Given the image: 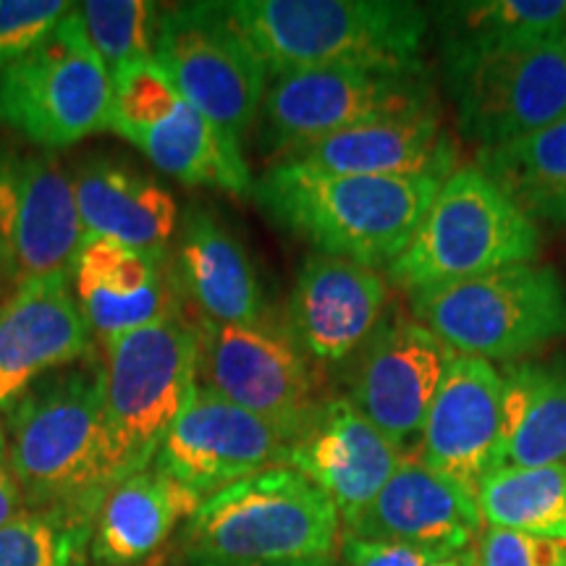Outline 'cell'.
I'll return each mask as SVG.
<instances>
[{"instance_id": "6da1fadb", "label": "cell", "mask_w": 566, "mask_h": 566, "mask_svg": "<svg viewBox=\"0 0 566 566\" xmlns=\"http://www.w3.org/2000/svg\"><path fill=\"white\" fill-rule=\"evenodd\" d=\"M449 176H342L273 163L252 184L260 210L315 252L388 268L407 250Z\"/></svg>"}, {"instance_id": "7a4b0ae2", "label": "cell", "mask_w": 566, "mask_h": 566, "mask_svg": "<svg viewBox=\"0 0 566 566\" xmlns=\"http://www.w3.org/2000/svg\"><path fill=\"white\" fill-rule=\"evenodd\" d=\"M9 464L27 509L97 512L118 483L105 430L103 359L40 380L6 415Z\"/></svg>"}, {"instance_id": "3957f363", "label": "cell", "mask_w": 566, "mask_h": 566, "mask_svg": "<svg viewBox=\"0 0 566 566\" xmlns=\"http://www.w3.org/2000/svg\"><path fill=\"white\" fill-rule=\"evenodd\" d=\"M221 6L271 76L328 66L424 69L428 11L407 0H231Z\"/></svg>"}, {"instance_id": "277c9868", "label": "cell", "mask_w": 566, "mask_h": 566, "mask_svg": "<svg viewBox=\"0 0 566 566\" xmlns=\"http://www.w3.org/2000/svg\"><path fill=\"white\" fill-rule=\"evenodd\" d=\"M338 533L334 501L275 464L202 499L176 537L192 564H254L334 556Z\"/></svg>"}, {"instance_id": "5b68a950", "label": "cell", "mask_w": 566, "mask_h": 566, "mask_svg": "<svg viewBox=\"0 0 566 566\" xmlns=\"http://www.w3.org/2000/svg\"><path fill=\"white\" fill-rule=\"evenodd\" d=\"M409 315L457 354L520 363L566 338V283L551 265H506L412 292Z\"/></svg>"}, {"instance_id": "8992f818", "label": "cell", "mask_w": 566, "mask_h": 566, "mask_svg": "<svg viewBox=\"0 0 566 566\" xmlns=\"http://www.w3.org/2000/svg\"><path fill=\"white\" fill-rule=\"evenodd\" d=\"M541 229L478 166L449 174L407 250L386 268L388 283L412 294L535 263Z\"/></svg>"}, {"instance_id": "52a82bcc", "label": "cell", "mask_w": 566, "mask_h": 566, "mask_svg": "<svg viewBox=\"0 0 566 566\" xmlns=\"http://www.w3.org/2000/svg\"><path fill=\"white\" fill-rule=\"evenodd\" d=\"M105 430L118 483L147 470L197 388V331L187 310L103 346Z\"/></svg>"}, {"instance_id": "ba28073f", "label": "cell", "mask_w": 566, "mask_h": 566, "mask_svg": "<svg viewBox=\"0 0 566 566\" xmlns=\"http://www.w3.org/2000/svg\"><path fill=\"white\" fill-rule=\"evenodd\" d=\"M436 113L424 69H302L271 76L258 142L273 163L354 126Z\"/></svg>"}, {"instance_id": "9c48e42d", "label": "cell", "mask_w": 566, "mask_h": 566, "mask_svg": "<svg viewBox=\"0 0 566 566\" xmlns=\"http://www.w3.org/2000/svg\"><path fill=\"white\" fill-rule=\"evenodd\" d=\"M113 80L76 13L32 53L0 71V124L45 153L108 129Z\"/></svg>"}, {"instance_id": "30bf717a", "label": "cell", "mask_w": 566, "mask_h": 566, "mask_svg": "<svg viewBox=\"0 0 566 566\" xmlns=\"http://www.w3.org/2000/svg\"><path fill=\"white\" fill-rule=\"evenodd\" d=\"M153 61L184 101L242 147L271 74L221 3L163 6Z\"/></svg>"}, {"instance_id": "8fae6325", "label": "cell", "mask_w": 566, "mask_h": 566, "mask_svg": "<svg viewBox=\"0 0 566 566\" xmlns=\"http://www.w3.org/2000/svg\"><path fill=\"white\" fill-rule=\"evenodd\" d=\"M197 331V386L263 417L289 443L321 407V373L294 344L286 325L265 317L226 325L189 315Z\"/></svg>"}, {"instance_id": "7c38bea8", "label": "cell", "mask_w": 566, "mask_h": 566, "mask_svg": "<svg viewBox=\"0 0 566 566\" xmlns=\"http://www.w3.org/2000/svg\"><path fill=\"white\" fill-rule=\"evenodd\" d=\"M108 129L187 187L252 195L254 181L242 147L184 101L155 61H142L113 82Z\"/></svg>"}, {"instance_id": "4fadbf2b", "label": "cell", "mask_w": 566, "mask_h": 566, "mask_svg": "<svg viewBox=\"0 0 566 566\" xmlns=\"http://www.w3.org/2000/svg\"><path fill=\"white\" fill-rule=\"evenodd\" d=\"M462 137L480 150L546 129L566 116V38L443 61Z\"/></svg>"}, {"instance_id": "5bb4252c", "label": "cell", "mask_w": 566, "mask_h": 566, "mask_svg": "<svg viewBox=\"0 0 566 566\" xmlns=\"http://www.w3.org/2000/svg\"><path fill=\"white\" fill-rule=\"evenodd\" d=\"M457 352L412 315L388 313L349 365L344 396L407 459H417L424 420Z\"/></svg>"}, {"instance_id": "9a60e30c", "label": "cell", "mask_w": 566, "mask_h": 566, "mask_svg": "<svg viewBox=\"0 0 566 566\" xmlns=\"http://www.w3.org/2000/svg\"><path fill=\"white\" fill-rule=\"evenodd\" d=\"M84 244L71 174L53 153L0 147V279L71 273Z\"/></svg>"}, {"instance_id": "2e32d148", "label": "cell", "mask_w": 566, "mask_h": 566, "mask_svg": "<svg viewBox=\"0 0 566 566\" xmlns=\"http://www.w3.org/2000/svg\"><path fill=\"white\" fill-rule=\"evenodd\" d=\"M384 271L331 254H310L286 302V331L317 373L352 365L388 315Z\"/></svg>"}, {"instance_id": "e0dca14e", "label": "cell", "mask_w": 566, "mask_h": 566, "mask_svg": "<svg viewBox=\"0 0 566 566\" xmlns=\"http://www.w3.org/2000/svg\"><path fill=\"white\" fill-rule=\"evenodd\" d=\"M286 449L289 438L275 424L197 386L153 467L208 499L237 480L281 464Z\"/></svg>"}, {"instance_id": "ac0fdd59", "label": "cell", "mask_w": 566, "mask_h": 566, "mask_svg": "<svg viewBox=\"0 0 566 566\" xmlns=\"http://www.w3.org/2000/svg\"><path fill=\"white\" fill-rule=\"evenodd\" d=\"M90 357H95V336L71 273L19 283L0 304V415H9L40 380Z\"/></svg>"}, {"instance_id": "d6986e66", "label": "cell", "mask_w": 566, "mask_h": 566, "mask_svg": "<svg viewBox=\"0 0 566 566\" xmlns=\"http://www.w3.org/2000/svg\"><path fill=\"white\" fill-rule=\"evenodd\" d=\"M405 459L346 396H325L281 464L321 488L349 530Z\"/></svg>"}, {"instance_id": "ffe728a7", "label": "cell", "mask_w": 566, "mask_h": 566, "mask_svg": "<svg viewBox=\"0 0 566 566\" xmlns=\"http://www.w3.org/2000/svg\"><path fill=\"white\" fill-rule=\"evenodd\" d=\"M504 378L493 363L457 354L424 420L417 459L472 499L495 470Z\"/></svg>"}, {"instance_id": "44dd1931", "label": "cell", "mask_w": 566, "mask_h": 566, "mask_svg": "<svg viewBox=\"0 0 566 566\" xmlns=\"http://www.w3.org/2000/svg\"><path fill=\"white\" fill-rule=\"evenodd\" d=\"M168 268L189 315L226 325H254L271 317L250 252L205 205L184 212Z\"/></svg>"}, {"instance_id": "7402d4cb", "label": "cell", "mask_w": 566, "mask_h": 566, "mask_svg": "<svg viewBox=\"0 0 566 566\" xmlns=\"http://www.w3.org/2000/svg\"><path fill=\"white\" fill-rule=\"evenodd\" d=\"M71 286L92 336L103 346L181 310L168 252L134 250L108 239H84L71 268Z\"/></svg>"}, {"instance_id": "603a6c76", "label": "cell", "mask_w": 566, "mask_h": 566, "mask_svg": "<svg viewBox=\"0 0 566 566\" xmlns=\"http://www.w3.org/2000/svg\"><path fill=\"white\" fill-rule=\"evenodd\" d=\"M480 530L478 499L420 459H405L346 535L464 551L475 546V537L483 535Z\"/></svg>"}, {"instance_id": "cb8c5ba5", "label": "cell", "mask_w": 566, "mask_h": 566, "mask_svg": "<svg viewBox=\"0 0 566 566\" xmlns=\"http://www.w3.org/2000/svg\"><path fill=\"white\" fill-rule=\"evenodd\" d=\"M71 187L84 239L168 252L179 231V205L150 174L113 155H90L71 171Z\"/></svg>"}, {"instance_id": "d4e9b609", "label": "cell", "mask_w": 566, "mask_h": 566, "mask_svg": "<svg viewBox=\"0 0 566 566\" xmlns=\"http://www.w3.org/2000/svg\"><path fill=\"white\" fill-rule=\"evenodd\" d=\"M275 163H300L342 176H449L454 171V145L443 134L436 113H417L331 134Z\"/></svg>"}, {"instance_id": "484cf974", "label": "cell", "mask_w": 566, "mask_h": 566, "mask_svg": "<svg viewBox=\"0 0 566 566\" xmlns=\"http://www.w3.org/2000/svg\"><path fill=\"white\" fill-rule=\"evenodd\" d=\"M202 499L150 464L116 483L92 516L90 564L139 566L192 520Z\"/></svg>"}, {"instance_id": "4316f807", "label": "cell", "mask_w": 566, "mask_h": 566, "mask_svg": "<svg viewBox=\"0 0 566 566\" xmlns=\"http://www.w3.org/2000/svg\"><path fill=\"white\" fill-rule=\"evenodd\" d=\"M501 378L495 470L566 462V359H520Z\"/></svg>"}, {"instance_id": "83f0119b", "label": "cell", "mask_w": 566, "mask_h": 566, "mask_svg": "<svg viewBox=\"0 0 566 566\" xmlns=\"http://www.w3.org/2000/svg\"><path fill=\"white\" fill-rule=\"evenodd\" d=\"M443 61L566 38V0H475L438 9Z\"/></svg>"}, {"instance_id": "f1b7e54d", "label": "cell", "mask_w": 566, "mask_h": 566, "mask_svg": "<svg viewBox=\"0 0 566 566\" xmlns=\"http://www.w3.org/2000/svg\"><path fill=\"white\" fill-rule=\"evenodd\" d=\"M475 166L537 229H566V116L527 137L478 150Z\"/></svg>"}, {"instance_id": "f546056e", "label": "cell", "mask_w": 566, "mask_h": 566, "mask_svg": "<svg viewBox=\"0 0 566 566\" xmlns=\"http://www.w3.org/2000/svg\"><path fill=\"white\" fill-rule=\"evenodd\" d=\"M483 522L566 543V462L546 467H504L478 491Z\"/></svg>"}, {"instance_id": "4dcf8cb0", "label": "cell", "mask_w": 566, "mask_h": 566, "mask_svg": "<svg viewBox=\"0 0 566 566\" xmlns=\"http://www.w3.org/2000/svg\"><path fill=\"white\" fill-rule=\"evenodd\" d=\"M92 512L24 509L0 527V566H87Z\"/></svg>"}, {"instance_id": "1f68e13d", "label": "cell", "mask_w": 566, "mask_h": 566, "mask_svg": "<svg viewBox=\"0 0 566 566\" xmlns=\"http://www.w3.org/2000/svg\"><path fill=\"white\" fill-rule=\"evenodd\" d=\"M163 6L150 0H87L76 13L92 51L116 82L124 71L153 61Z\"/></svg>"}, {"instance_id": "d6a6232c", "label": "cell", "mask_w": 566, "mask_h": 566, "mask_svg": "<svg viewBox=\"0 0 566 566\" xmlns=\"http://www.w3.org/2000/svg\"><path fill=\"white\" fill-rule=\"evenodd\" d=\"M71 9L66 0H0V71L51 38Z\"/></svg>"}, {"instance_id": "836d02e7", "label": "cell", "mask_w": 566, "mask_h": 566, "mask_svg": "<svg viewBox=\"0 0 566 566\" xmlns=\"http://www.w3.org/2000/svg\"><path fill=\"white\" fill-rule=\"evenodd\" d=\"M344 566H478V546L454 551L344 535Z\"/></svg>"}, {"instance_id": "e575fe53", "label": "cell", "mask_w": 566, "mask_h": 566, "mask_svg": "<svg viewBox=\"0 0 566 566\" xmlns=\"http://www.w3.org/2000/svg\"><path fill=\"white\" fill-rule=\"evenodd\" d=\"M478 566H566V543L488 527L478 543Z\"/></svg>"}, {"instance_id": "d590c367", "label": "cell", "mask_w": 566, "mask_h": 566, "mask_svg": "<svg viewBox=\"0 0 566 566\" xmlns=\"http://www.w3.org/2000/svg\"><path fill=\"white\" fill-rule=\"evenodd\" d=\"M24 495H21L17 480H13L9 464V446H6V430L0 428V527L11 522L13 516L24 512Z\"/></svg>"}, {"instance_id": "8d00e7d4", "label": "cell", "mask_w": 566, "mask_h": 566, "mask_svg": "<svg viewBox=\"0 0 566 566\" xmlns=\"http://www.w3.org/2000/svg\"><path fill=\"white\" fill-rule=\"evenodd\" d=\"M139 566H192V562H189L187 554L181 551L179 537H174L166 548L158 551V554H155L153 558H147V562Z\"/></svg>"}, {"instance_id": "74e56055", "label": "cell", "mask_w": 566, "mask_h": 566, "mask_svg": "<svg viewBox=\"0 0 566 566\" xmlns=\"http://www.w3.org/2000/svg\"><path fill=\"white\" fill-rule=\"evenodd\" d=\"M192 566H336L334 556L296 558V562H254V564H192Z\"/></svg>"}]
</instances>
